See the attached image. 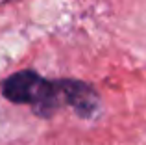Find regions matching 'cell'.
I'll return each instance as SVG.
<instances>
[{
  "label": "cell",
  "instance_id": "cell-1",
  "mask_svg": "<svg viewBox=\"0 0 146 145\" xmlns=\"http://www.w3.org/2000/svg\"><path fill=\"white\" fill-rule=\"evenodd\" d=\"M0 93L13 104H28L41 119H50L57 110L70 108L85 121L98 119L102 99L85 80L44 78L37 71L22 69L0 82Z\"/></svg>",
  "mask_w": 146,
  "mask_h": 145
}]
</instances>
